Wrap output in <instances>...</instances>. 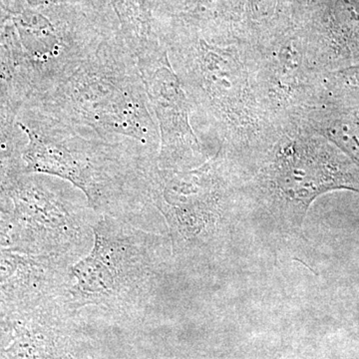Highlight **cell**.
Listing matches in <instances>:
<instances>
[{"instance_id":"1","label":"cell","mask_w":359,"mask_h":359,"mask_svg":"<svg viewBox=\"0 0 359 359\" xmlns=\"http://www.w3.org/2000/svg\"><path fill=\"white\" fill-rule=\"evenodd\" d=\"M154 271L150 233L100 217L93 247L68 269L55 301L77 320L84 316H136L147 306Z\"/></svg>"},{"instance_id":"2","label":"cell","mask_w":359,"mask_h":359,"mask_svg":"<svg viewBox=\"0 0 359 359\" xmlns=\"http://www.w3.org/2000/svg\"><path fill=\"white\" fill-rule=\"evenodd\" d=\"M22 200L18 236L32 256L73 266L89 254L100 218L89 203L54 183L36 187Z\"/></svg>"},{"instance_id":"3","label":"cell","mask_w":359,"mask_h":359,"mask_svg":"<svg viewBox=\"0 0 359 359\" xmlns=\"http://www.w3.org/2000/svg\"><path fill=\"white\" fill-rule=\"evenodd\" d=\"M280 185L294 200L308 207L320 194L334 189L358 191L356 180L341 161L328 153L318 156L302 154L285 156L280 164Z\"/></svg>"}]
</instances>
